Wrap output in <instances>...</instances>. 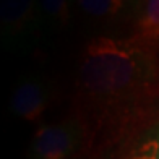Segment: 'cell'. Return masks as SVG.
<instances>
[{
	"label": "cell",
	"mask_w": 159,
	"mask_h": 159,
	"mask_svg": "<svg viewBox=\"0 0 159 159\" xmlns=\"http://www.w3.org/2000/svg\"><path fill=\"white\" fill-rule=\"evenodd\" d=\"M148 78V67L136 49L111 38H94L86 44L76 71L81 104L96 111L125 101Z\"/></svg>",
	"instance_id": "cell-1"
},
{
	"label": "cell",
	"mask_w": 159,
	"mask_h": 159,
	"mask_svg": "<svg viewBox=\"0 0 159 159\" xmlns=\"http://www.w3.org/2000/svg\"><path fill=\"white\" fill-rule=\"evenodd\" d=\"M81 120L71 119L42 125L36 130L30 144V159H70L86 140Z\"/></svg>",
	"instance_id": "cell-2"
},
{
	"label": "cell",
	"mask_w": 159,
	"mask_h": 159,
	"mask_svg": "<svg viewBox=\"0 0 159 159\" xmlns=\"http://www.w3.org/2000/svg\"><path fill=\"white\" fill-rule=\"evenodd\" d=\"M41 30L38 2L0 0V41L13 50L28 49Z\"/></svg>",
	"instance_id": "cell-3"
},
{
	"label": "cell",
	"mask_w": 159,
	"mask_h": 159,
	"mask_svg": "<svg viewBox=\"0 0 159 159\" xmlns=\"http://www.w3.org/2000/svg\"><path fill=\"white\" fill-rule=\"evenodd\" d=\"M49 104V86L39 75H26L13 86L10 94V111L18 119L38 122Z\"/></svg>",
	"instance_id": "cell-4"
},
{
	"label": "cell",
	"mask_w": 159,
	"mask_h": 159,
	"mask_svg": "<svg viewBox=\"0 0 159 159\" xmlns=\"http://www.w3.org/2000/svg\"><path fill=\"white\" fill-rule=\"evenodd\" d=\"M78 7L93 18H111L122 10L124 3L119 0H81Z\"/></svg>",
	"instance_id": "cell-5"
},
{
	"label": "cell",
	"mask_w": 159,
	"mask_h": 159,
	"mask_svg": "<svg viewBox=\"0 0 159 159\" xmlns=\"http://www.w3.org/2000/svg\"><path fill=\"white\" fill-rule=\"evenodd\" d=\"M38 10L41 20H50L52 23H67L70 16V3L63 0H41Z\"/></svg>",
	"instance_id": "cell-6"
},
{
	"label": "cell",
	"mask_w": 159,
	"mask_h": 159,
	"mask_svg": "<svg viewBox=\"0 0 159 159\" xmlns=\"http://www.w3.org/2000/svg\"><path fill=\"white\" fill-rule=\"evenodd\" d=\"M140 28L141 34L146 38H159V0H149L144 3Z\"/></svg>",
	"instance_id": "cell-7"
},
{
	"label": "cell",
	"mask_w": 159,
	"mask_h": 159,
	"mask_svg": "<svg viewBox=\"0 0 159 159\" xmlns=\"http://www.w3.org/2000/svg\"><path fill=\"white\" fill-rule=\"evenodd\" d=\"M154 156H156V159H159V133H157L156 141H154Z\"/></svg>",
	"instance_id": "cell-8"
}]
</instances>
